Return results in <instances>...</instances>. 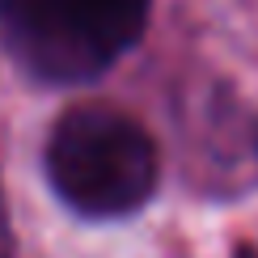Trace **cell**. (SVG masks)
Segmentation results:
<instances>
[{"mask_svg":"<svg viewBox=\"0 0 258 258\" xmlns=\"http://www.w3.org/2000/svg\"><path fill=\"white\" fill-rule=\"evenodd\" d=\"M0 258H13V233H9V220H5V203H0Z\"/></svg>","mask_w":258,"mask_h":258,"instance_id":"obj_3","label":"cell"},{"mask_svg":"<svg viewBox=\"0 0 258 258\" xmlns=\"http://www.w3.org/2000/svg\"><path fill=\"white\" fill-rule=\"evenodd\" d=\"M47 174L81 216H127L157 186V148L132 114L77 106L51 132Z\"/></svg>","mask_w":258,"mask_h":258,"instance_id":"obj_1","label":"cell"},{"mask_svg":"<svg viewBox=\"0 0 258 258\" xmlns=\"http://www.w3.org/2000/svg\"><path fill=\"white\" fill-rule=\"evenodd\" d=\"M148 0H0V47L47 81H89L140 38Z\"/></svg>","mask_w":258,"mask_h":258,"instance_id":"obj_2","label":"cell"}]
</instances>
